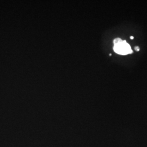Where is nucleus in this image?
Here are the masks:
<instances>
[{
    "mask_svg": "<svg viewBox=\"0 0 147 147\" xmlns=\"http://www.w3.org/2000/svg\"><path fill=\"white\" fill-rule=\"evenodd\" d=\"M135 50L136 51H139L140 50V48L138 47H135Z\"/></svg>",
    "mask_w": 147,
    "mask_h": 147,
    "instance_id": "7ed1b4c3",
    "label": "nucleus"
},
{
    "mask_svg": "<svg viewBox=\"0 0 147 147\" xmlns=\"http://www.w3.org/2000/svg\"><path fill=\"white\" fill-rule=\"evenodd\" d=\"M123 41V40L122 39H121V38H116L115 39H114L113 43H114L115 45H116V44H119V43H121V42H122Z\"/></svg>",
    "mask_w": 147,
    "mask_h": 147,
    "instance_id": "f03ea898",
    "label": "nucleus"
},
{
    "mask_svg": "<svg viewBox=\"0 0 147 147\" xmlns=\"http://www.w3.org/2000/svg\"><path fill=\"white\" fill-rule=\"evenodd\" d=\"M130 38L131 39H134V37H132V36H131V37H130Z\"/></svg>",
    "mask_w": 147,
    "mask_h": 147,
    "instance_id": "20e7f679",
    "label": "nucleus"
},
{
    "mask_svg": "<svg viewBox=\"0 0 147 147\" xmlns=\"http://www.w3.org/2000/svg\"><path fill=\"white\" fill-rule=\"evenodd\" d=\"M113 49L115 52L119 55H125L127 54L132 53V50L131 47L126 42V40H123L121 43L115 45Z\"/></svg>",
    "mask_w": 147,
    "mask_h": 147,
    "instance_id": "f257e3e1",
    "label": "nucleus"
}]
</instances>
